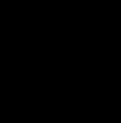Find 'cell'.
I'll return each instance as SVG.
<instances>
[]
</instances>
